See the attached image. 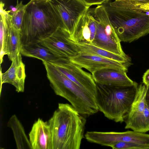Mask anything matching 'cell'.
I'll return each mask as SVG.
<instances>
[{"mask_svg": "<svg viewBox=\"0 0 149 149\" xmlns=\"http://www.w3.org/2000/svg\"><path fill=\"white\" fill-rule=\"evenodd\" d=\"M105 6L121 42L130 43L149 33V2L115 0Z\"/></svg>", "mask_w": 149, "mask_h": 149, "instance_id": "obj_1", "label": "cell"}, {"mask_svg": "<svg viewBox=\"0 0 149 149\" xmlns=\"http://www.w3.org/2000/svg\"><path fill=\"white\" fill-rule=\"evenodd\" d=\"M71 104L59 103L48 123L52 149H79L86 120Z\"/></svg>", "mask_w": 149, "mask_h": 149, "instance_id": "obj_2", "label": "cell"}, {"mask_svg": "<svg viewBox=\"0 0 149 149\" xmlns=\"http://www.w3.org/2000/svg\"><path fill=\"white\" fill-rule=\"evenodd\" d=\"M20 31L22 47L46 39L58 29L61 21L47 1L31 0L27 4Z\"/></svg>", "mask_w": 149, "mask_h": 149, "instance_id": "obj_3", "label": "cell"}, {"mask_svg": "<svg viewBox=\"0 0 149 149\" xmlns=\"http://www.w3.org/2000/svg\"><path fill=\"white\" fill-rule=\"evenodd\" d=\"M55 93L66 99L81 114L89 116L99 111L95 96L70 80L55 66L42 61Z\"/></svg>", "mask_w": 149, "mask_h": 149, "instance_id": "obj_4", "label": "cell"}, {"mask_svg": "<svg viewBox=\"0 0 149 149\" xmlns=\"http://www.w3.org/2000/svg\"><path fill=\"white\" fill-rule=\"evenodd\" d=\"M138 84L117 86L96 84L95 95L99 111L105 117L122 123L128 113L134 100Z\"/></svg>", "mask_w": 149, "mask_h": 149, "instance_id": "obj_5", "label": "cell"}, {"mask_svg": "<svg viewBox=\"0 0 149 149\" xmlns=\"http://www.w3.org/2000/svg\"><path fill=\"white\" fill-rule=\"evenodd\" d=\"M92 12L96 20L97 27L95 36L91 44L114 54L130 58L122 49L121 41L111 23L105 6L99 5Z\"/></svg>", "mask_w": 149, "mask_h": 149, "instance_id": "obj_6", "label": "cell"}, {"mask_svg": "<svg viewBox=\"0 0 149 149\" xmlns=\"http://www.w3.org/2000/svg\"><path fill=\"white\" fill-rule=\"evenodd\" d=\"M48 1L60 19L62 29L70 36L90 7L78 0H49Z\"/></svg>", "mask_w": 149, "mask_h": 149, "instance_id": "obj_7", "label": "cell"}, {"mask_svg": "<svg viewBox=\"0 0 149 149\" xmlns=\"http://www.w3.org/2000/svg\"><path fill=\"white\" fill-rule=\"evenodd\" d=\"M50 63L70 80L95 95L96 91V84L91 74L73 63L68 58L60 57Z\"/></svg>", "mask_w": 149, "mask_h": 149, "instance_id": "obj_8", "label": "cell"}, {"mask_svg": "<svg viewBox=\"0 0 149 149\" xmlns=\"http://www.w3.org/2000/svg\"><path fill=\"white\" fill-rule=\"evenodd\" d=\"M73 63L91 73L100 70L111 68L127 72L131 64L119 62L96 55L79 51L69 58Z\"/></svg>", "mask_w": 149, "mask_h": 149, "instance_id": "obj_9", "label": "cell"}, {"mask_svg": "<svg viewBox=\"0 0 149 149\" xmlns=\"http://www.w3.org/2000/svg\"><path fill=\"white\" fill-rule=\"evenodd\" d=\"M92 139L94 143L111 147L119 142H131L149 146V134L133 130L124 132L94 131Z\"/></svg>", "mask_w": 149, "mask_h": 149, "instance_id": "obj_10", "label": "cell"}, {"mask_svg": "<svg viewBox=\"0 0 149 149\" xmlns=\"http://www.w3.org/2000/svg\"><path fill=\"white\" fill-rule=\"evenodd\" d=\"M69 36L67 32L60 28L39 42L59 57L69 58L76 55L79 52L76 45L69 39Z\"/></svg>", "mask_w": 149, "mask_h": 149, "instance_id": "obj_11", "label": "cell"}, {"mask_svg": "<svg viewBox=\"0 0 149 149\" xmlns=\"http://www.w3.org/2000/svg\"><path fill=\"white\" fill-rule=\"evenodd\" d=\"M11 61L10 67L5 72L1 73V87L4 83H9L15 87L18 93L23 92L26 74L21 54H19Z\"/></svg>", "mask_w": 149, "mask_h": 149, "instance_id": "obj_12", "label": "cell"}, {"mask_svg": "<svg viewBox=\"0 0 149 149\" xmlns=\"http://www.w3.org/2000/svg\"><path fill=\"white\" fill-rule=\"evenodd\" d=\"M32 149H52V137L48 122L39 118L29 134Z\"/></svg>", "mask_w": 149, "mask_h": 149, "instance_id": "obj_13", "label": "cell"}, {"mask_svg": "<svg viewBox=\"0 0 149 149\" xmlns=\"http://www.w3.org/2000/svg\"><path fill=\"white\" fill-rule=\"evenodd\" d=\"M96 84L117 86H133L135 82L127 75V72L111 68L96 71L92 73Z\"/></svg>", "mask_w": 149, "mask_h": 149, "instance_id": "obj_14", "label": "cell"}, {"mask_svg": "<svg viewBox=\"0 0 149 149\" xmlns=\"http://www.w3.org/2000/svg\"><path fill=\"white\" fill-rule=\"evenodd\" d=\"M22 47L20 31L12 26H10L0 48L1 64L3 62L4 55H7L11 61L20 53Z\"/></svg>", "mask_w": 149, "mask_h": 149, "instance_id": "obj_15", "label": "cell"}, {"mask_svg": "<svg viewBox=\"0 0 149 149\" xmlns=\"http://www.w3.org/2000/svg\"><path fill=\"white\" fill-rule=\"evenodd\" d=\"M20 53L24 56L37 58L42 61L49 63L53 62L60 58L39 42L23 46Z\"/></svg>", "mask_w": 149, "mask_h": 149, "instance_id": "obj_16", "label": "cell"}, {"mask_svg": "<svg viewBox=\"0 0 149 149\" xmlns=\"http://www.w3.org/2000/svg\"><path fill=\"white\" fill-rule=\"evenodd\" d=\"M7 126L13 131L17 149H32L24 127L15 115H13L10 118Z\"/></svg>", "mask_w": 149, "mask_h": 149, "instance_id": "obj_17", "label": "cell"}, {"mask_svg": "<svg viewBox=\"0 0 149 149\" xmlns=\"http://www.w3.org/2000/svg\"><path fill=\"white\" fill-rule=\"evenodd\" d=\"M72 41L77 47L79 51L96 55L120 62L131 64L130 57L127 58L114 54L91 43Z\"/></svg>", "mask_w": 149, "mask_h": 149, "instance_id": "obj_18", "label": "cell"}, {"mask_svg": "<svg viewBox=\"0 0 149 149\" xmlns=\"http://www.w3.org/2000/svg\"><path fill=\"white\" fill-rule=\"evenodd\" d=\"M124 122L125 129L143 133L149 131V111L146 104L143 112L126 118Z\"/></svg>", "mask_w": 149, "mask_h": 149, "instance_id": "obj_19", "label": "cell"}, {"mask_svg": "<svg viewBox=\"0 0 149 149\" xmlns=\"http://www.w3.org/2000/svg\"><path fill=\"white\" fill-rule=\"evenodd\" d=\"M88 10L80 19L69 39L75 42L91 43V32L89 24Z\"/></svg>", "mask_w": 149, "mask_h": 149, "instance_id": "obj_20", "label": "cell"}, {"mask_svg": "<svg viewBox=\"0 0 149 149\" xmlns=\"http://www.w3.org/2000/svg\"><path fill=\"white\" fill-rule=\"evenodd\" d=\"M146 90L147 86L143 83L138 85L134 100L125 118L144 111L146 107Z\"/></svg>", "mask_w": 149, "mask_h": 149, "instance_id": "obj_21", "label": "cell"}, {"mask_svg": "<svg viewBox=\"0 0 149 149\" xmlns=\"http://www.w3.org/2000/svg\"><path fill=\"white\" fill-rule=\"evenodd\" d=\"M4 4L2 1L0 6V45L2 47L4 40L11 25L12 15L10 11L6 10L4 7Z\"/></svg>", "mask_w": 149, "mask_h": 149, "instance_id": "obj_22", "label": "cell"}, {"mask_svg": "<svg viewBox=\"0 0 149 149\" xmlns=\"http://www.w3.org/2000/svg\"><path fill=\"white\" fill-rule=\"evenodd\" d=\"M27 5V4H22L19 9L12 15L11 25L20 31Z\"/></svg>", "mask_w": 149, "mask_h": 149, "instance_id": "obj_23", "label": "cell"}, {"mask_svg": "<svg viewBox=\"0 0 149 149\" xmlns=\"http://www.w3.org/2000/svg\"><path fill=\"white\" fill-rule=\"evenodd\" d=\"M111 148L113 149H149V146L131 142H119Z\"/></svg>", "mask_w": 149, "mask_h": 149, "instance_id": "obj_24", "label": "cell"}, {"mask_svg": "<svg viewBox=\"0 0 149 149\" xmlns=\"http://www.w3.org/2000/svg\"><path fill=\"white\" fill-rule=\"evenodd\" d=\"M86 6L90 7L93 5H100L109 0H78Z\"/></svg>", "mask_w": 149, "mask_h": 149, "instance_id": "obj_25", "label": "cell"}, {"mask_svg": "<svg viewBox=\"0 0 149 149\" xmlns=\"http://www.w3.org/2000/svg\"><path fill=\"white\" fill-rule=\"evenodd\" d=\"M142 78L143 83L146 86H149V69L144 73Z\"/></svg>", "mask_w": 149, "mask_h": 149, "instance_id": "obj_26", "label": "cell"}, {"mask_svg": "<svg viewBox=\"0 0 149 149\" xmlns=\"http://www.w3.org/2000/svg\"><path fill=\"white\" fill-rule=\"evenodd\" d=\"M146 104L149 111V86H147V90L145 96Z\"/></svg>", "mask_w": 149, "mask_h": 149, "instance_id": "obj_27", "label": "cell"}, {"mask_svg": "<svg viewBox=\"0 0 149 149\" xmlns=\"http://www.w3.org/2000/svg\"><path fill=\"white\" fill-rule=\"evenodd\" d=\"M125 0L129 1H137L143 3H148L149 0Z\"/></svg>", "mask_w": 149, "mask_h": 149, "instance_id": "obj_28", "label": "cell"}, {"mask_svg": "<svg viewBox=\"0 0 149 149\" xmlns=\"http://www.w3.org/2000/svg\"><path fill=\"white\" fill-rule=\"evenodd\" d=\"M33 1H48L49 0H31Z\"/></svg>", "mask_w": 149, "mask_h": 149, "instance_id": "obj_29", "label": "cell"}]
</instances>
